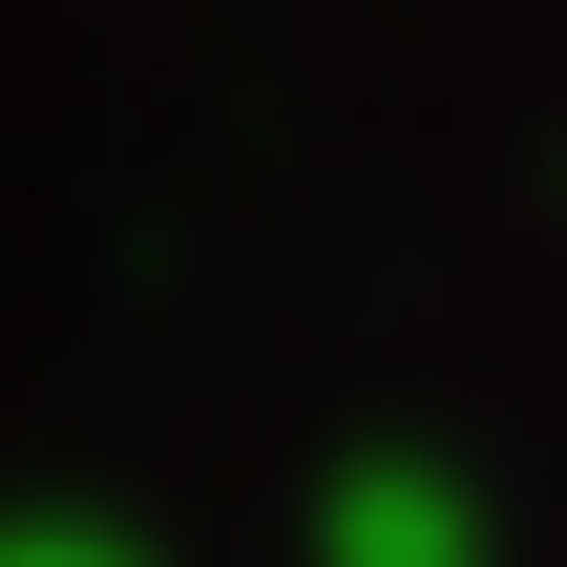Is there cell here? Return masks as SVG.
Instances as JSON below:
<instances>
[{"label":"cell","mask_w":567,"mask_h":567,"mask_svg":"<svg viewBox=\"0 0 567 567\" xmlns=\"http://www.w3.org/2000/svg\"><path fill=\"white\" fill-rule=\"evenodd\" d=\"M316 547H337V567H484V505H463V484H400V463H358Z\"/></svg>","instance_id":"cell-1"},{"label":"cell","mask_w":567,"mask_h":567,"mask_svg":"<svg viewBox=\"0 0 567 567\" xmlns=\"http://www.w3.org/2000/svg\"><path fill=\"white\" fill-rule=\"evenodd\" d=\"M0 567H105V547H0Z\"/></svg>","instance_id":"cell-2"}]
</instances>
